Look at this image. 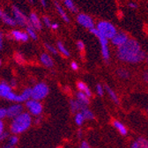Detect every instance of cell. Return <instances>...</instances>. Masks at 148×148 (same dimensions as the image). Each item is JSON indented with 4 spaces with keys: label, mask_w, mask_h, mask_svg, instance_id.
Returning <instances> with one entry per match:
<instances>
[{
    "label": "cell",
    "mask_w": 148,
    "mask_h": 148,
    "mask_svg": "<svg viewBox=\"0 0 148 148\" xmlns=\"http://www.w3.org/2000/svg\"><path fill=\"white\" fill-rule=\"evenodd\" d=\"M80 148H90V146H89V145H88V143L86 141H83L81 145H80Z\"/></svg>",
    "instance_id": "cell-41"
},
{
    "label": "cell",
    "mask_w": 148,
    "mask_h": 148,
    "mask_svg": "<svg viewBox=\"0 0 148 148\" xmlns=\"http://www.w3.org/2000/svg\"><path fill=\"white\" fill-rule=\"evenodd\" d=\"M40 60L42 62V64L43 65H45L46 67L48 68H51L54 66V62H53V59L49 57V56L46 53H43L41 55L40 57Z\"/></svg>",
    "instance_id": "cell-15"
},
{
    "label": "cell",
    "mask_w": 148,
    "mask_h": 148,
    "mask_svg": "<svg viewBox=\"0 0 148 148\" xmlns=\"http://www.w3.org/2000/svg\"><path fill=\"white\" fill-rule=\"evenodd\" d=\"M85 121V117L81 112H78L75 115V123L77 125H81Z\"/></svg>",
    "instance_id": "cell-28"
},
{
    "label": "cell",
    "mask_w": 148,
    "mask_h": 148,
    "mask_svg": "<svg viewBox=\"0 0 148 148\" xmlns=\"http://www.w3.org/2000/svg\"><path fill=\"white\" fill-rule=\"evenodd\" d=\"M143 78H144V80H145V82H148V72H147V71H145V72L144 73Z\"/></svg>",
    "instance_id": "cell-44"
},
{
    "label": "cell",
    "mask_w": 148,
    "mask_h": 148,
    "mask_svg": "<svg viewBox=\"0 0 148 148\" xmlns=\"http://www.w3.org/2000/svg\"><path fill=\"white\" fill-rule=\"evenodd\" d=\"M49 89L45 83H39L32 88V99L35 101H41L49 95Z\"/></svg>",
    "instance_id": "cell-4"
},
{
    "label": "cell",
    "mask_w": 148,
    "mask_h": 148,
    "mask_svg": "<svg viewBox=\"0 0 148 148\" xmlns=\"http://www.w3.org/2000/svg\"><path fill=\"white\" fill-rule=\"evenodd\" d=\"M79 137H80V136H81V132H80V131H79Z\"/></svg>",
    "instance_id": "cell-50"
},
{
    "label": "cell",
    "mask_w": 148,
    "mask_h": 148,
    "mask_svg": "<svg viewBox=\"0 0 148 148\" xmlns=\"http://www.w3.org/2000/svg\"><path fill=\"white\" fill-rule=\"evenodd\" d=\"M55 6H56V8H57L58 13L60 14L61 18H63V20H64L66 23H69V22H70V18H68V16H67V14L65 13V12L64 11L63 7H62L58 2H55Z\"/></svg>",
    "instance_id": "cell-21"
},
{
    "label": "cell",
    "mask_w": 148,
    "mask_h": 148,
    "mask_svg": "<svg viewBox=\"0 0 148 148\" xmlns=\"http://www.w3.org/2000/svg\"><path fill=\"white\" fill-rule=\"evenodd\" d=\"M27 34L29 35V37H31V38L33 40H37V34H36V30L31 26V25H28L27 27Z\"/></svg>",
    "instance_id": "cell-26"
},
{
    "label": "cell",
    "mask_w": 148,
    "mask_h": 148,
    "mask_svg": "<svg viewBox=\"0 0 148 148\" xmlns=\"http://www.w3.org/2000/svg\"><path fill=\"white\" fill-rule=\"evenodd\" d=\"M77 21L79 24H80L82 27L88 28L89 30L92 28H95V22L92 21V18L85 13H80L77 16Z\"/></svg>",
    "instance_id": "cell-7"
},
{
    "label": "cell",
    "mask_w": 148,
    "mask_h": 148,
    "mask_svg": "<svg viewBox=\"0 0 148 148\" xmlns=\"http://www.w3.org/2000/svg\"><path fill=\"white\" fill-rule=\"evenodd\" d=\"M22 113H23V107L20 104L12 105L7 108V116L12 118H15Z\"/></svg>",
    "instance_id": "cell-10"
},
{
    "label": "cell",
    "mask_w": 148,
    "mask_h": 148,
    "mask_svg": "<svg viewBox=\"0 0 148 148\" xmlns=\"http://www.w3.org/2000/svg\"><path fill=\"white\" fill-rule=\"evenodd\" d=\"M9 92H11V87L5 82L0 83V97L6 98Z\"/></svg>",
    "instance_id": "cell-16"
},
{
    "label": "cell",
    "mask_w": 148,
    "mask_h": 148,
    "mask_svg": "<svg viewBox=\"0 0 148 148\" xmlns=\"http://www.w3.org/2000/svg\"><path fill=\"white\" fill-rule=\"evenodd\" d=\"M71 69H72L73 71H77V70L79 69V65H78V64H77L76 62H72V63L71 64Z\"/></svg>",
    "instance_id": "cell-38"
},
{
    "label": "cell",
    "mask_w": 148,
    "mask_h": 148,
    "mask_svg": "<svg viewBox=\"0 0 148 148\" xmlns=\"http://www.w3.org/2000/svg\"><path fill=\"white\" fill-rule=\"evenodd\" d=\"M145 59H146V61H147V62H148V55H147V56H146V58H145Z\"/></svg>",
    "instance_id": "cell-51"
},
{
    "label": "cell",
    "mask_w": 148,
    "mask_h": 148,
    "mask_svg": "<svg viewBox=\"0 0 148 148\" xmlns=\"http://www.w3.org/2000/svg\"><path fill=\"white\" fill-rule=\"evenodd\" d=\"M1 20H2V21L5 23V24H6V25H8V26H10V27H15L16 25H17V22H16V21L14 20L13 18H12L10 15H8L7 13H3V15H2V17H1Z\"/></svg>",
    "instance_id": "cell-18"
},
{
    "label": "cell",
    "mask_w": 148,
    "mask_h": 148,
    "mask_svg": "<svg viewBox=\"0 0 148 148\" xmlns=\"http://www.w3.org/2000/svg\"><path fill=\"white\" fill-rule=\"evenodd\" d=\"M77 87H78V89H79V92H83L84 94H86L88 97H91L92 96V92H91L90 89L88 88V86L84 82L79 81L77 83Z\"/></svg>",
    "instance_id": "cell-20"
},
{
    "label": "cell",
    "mask_w": 148,
    "mask_h": 148,
    "mask_svg": "<svg viewBox=\"0 0 148 148\" xmlns=\"http://www.w3.org/2000/svg\"><path fill=\"white\" fill-rule=\"evenodd\" d=\"M5 116H7V109H5V108H0V119L4 118Z\"/></svg>",
    "instance_id": "cell-37"
},
{
    "label": "cell",
    "mask_w": 148,
    "mask_h": 148,
    "mask_svg": "<svg viewBox=\"0 0 148 148\" xmlns=\"http://www.w3.org/2000/svg\"><path fill=\"white\" fill-rule=\"evenodd\" d=\"M97 38L99 39L100 42H101V54L103 59L105 61H108L109 59V51H108V39L105 38L104 36H102L101 34H100Z\"/></svg>",
    "instance_id": "cell-8"
},
{
    "label": "cell",
    "mask_w": 148,
    "mask_h": 148,
    "mask_svg": "<svg viewBox=\"0 0 148 148\" xmlns=\"http://www.w3.org/2000/svg\"><path fill=\"white\" fill-rule=\"evenodd\" d=\"M32 123L31 116L28 113H22L15 117L11 125V131L13 134H20L30 127Z\"/></svg>",
    "instance_id": "cell-2"
},
{
    "label": "cell",
    "mask_w": 148,
    "mask_h": 148,
    "mask_svg": "<svg viewBox=\"0 0 148 148\" xmlns=\"http://www.w3.org/2000/svg\"><path fill=\"white\" fill-rule=\"evenodd\" d=\"M12 14L14 16V20L16 21L17 24L21 25L22 27H26L28 25H30L29 18H27L17 6L13 5L12 8Z\"/></svg>",
    "instance_id": "cell-5"
},
{
    "label": "cell",
    "mask_w": 148,
    "mask_h": 148,
    "mask_svg": "<svg viewBox=\"0 0 148 148\" xmlns=\"http://www.w3.org/2000/svg\"><path fill=\"white\" fill-rule=\"evenodd\" d=\"M10 35L12 36V38H13L14 40H16L18 42H26L29 39V35L27 34V33H25V32H22L20 30H12L11 32Z\"/></svg>",
    "instance_id": "cell-9"
},
{
    "label": "cell",
    "mask_w": 148,
    "mask_h": 148,
    "mask_svg": "<svg viewBox=\"0 0 148 148\" xmlns=\"http://www.w3.org/2000/svg\"><path fill=\"white\" fill-rule=\"evenodd\" d=\"M76 97H77V100L82 104H84L85 106H87L90 102L89 97L86 94H84L83 92H78L76 94Z\"/></svg>",
    "instance_id": "cell-19"
},
{
    "label": "cell",
    "mask_w": 148,
    "mask_h": 148,
    "mask_svg": "<svg viewBox=\"0 0 148 148\" xmlns=\"http://www.w3.org/2000/svg\"><path fill=\"white\" fill-rule=\"evenodd\" d=\"M116 55L121 61L129 64L140 63L146 58L139 43L133 39H129L124 44L118 47Z\"/></svg>",
    "instance_id": "cell-1"
},
{
    "label": "cell",
    "mask_w": 148,
    "mask_h": 148,
    "mask_svg": "<svg viewBox=\"0 0 148 148\" xmlns=\"http://www.w3.org/2000/svg\"><path fill=\"white\" fill-rule=\"evenodd\" d=\"M64 5L72 12H75V13L78 12V8L75 6V5H74L72 0H64Z\"/></svg>",
    "instance_id": "cell-25"
},
{
    "label": "cell",
    "mask_w": 148,
    "mask_h": 148,
    "mask_svg": "<svg viewBox=\"0 0 148 148\" xmlns=\"http://www.w3.org/2000/svg\"><path fill=\"white\" fill-rule=\"evenodd\" d=\"M42 21H43V23L46 25V27H51V22H50V20H49V17H43V18H42Z\"/></svg>",
    "instance_id": "cell-36"
},
{
    "label": "cell",
    "mask_w": 148,
    "mask_h": 148,
    "mask_svg": "<svg viewBox=\"0 0 148 148\" xmlns=\"http://www.w3.org/2000/svg\"><path fill=\"white\" fill-rule=\"evenodd\" d=\"M96 28L98 29L100 34L108 40H111L117 34L116 27L108 21H100Z\"/></svg>",
    "instance_id": "cell-3"
},
{
    "label": "cell",
    "mask_w": 148,
    "mask_h": 148,
    "mask_svg": "<svg viewBox=\"0 0 148 148\" xmlns=\"http://www.w3.org/2000/svg\"><path fill=\"white\" fill-rule=\"evenodd\" d=\"M28 1H29L30 3H33V0H28Z\"/></svg>",
    "instance_id": "cell-52"
},
{
    "label": "cell",
    "mask_w": 148,
    "mask_h": 148,
    "mask_svg": "<svg viewBox=\"0 0 148 148\" xmlns=\"http://www.w3.org/2000/svg\"><path fill=\"white\" fill-rule=\"evenodd\" d=\"M45 47H46V49H47L49 52H51L52 54H54V55H57V54H58V49H56V48H54L52 45H50V44H49V43H45Z\"/></svg>",
    "instance_id": "cell-30"
},
{
    "label": "cell",
    "mask_w": 148,
    "mask_h": 148,
    "mask_svg": "<svg viewBox=\"0 0 148 148\" xmlns=\"http://www.w3.org/2000/svg\"><path fill=\"white\" fill-rule=\"evenodd\" d=\"M18 138L16 136H12V137H11V138H10L9 144H10V145H12V146H14V145L18 143Z\"/></svg>",
    "instance_id": "cell-33"
},
{
    "label": "cell",
    "mask_w": 148,
    "mask_h": 148,
    "mask_svg": "<svg viewBox=\"0 0 148 148\" xmlns=\"http://www.w3.org/2000/svg\"><path fill=\"white\" fill-rule=\"evenodd\" d=\"M129 40L128 38V35L123 33V32H120L118 34H116L112 39H111V42H112V43L116 46H118L120 47L121 45L124 44L127 41Z\"/></svg>",
    "instance_id": "cell-11"
},
{
    "label": "cell",
    "mask_w": 148,
    "mask_h": 148,
    "mask_svg": "<svg viewBox=\"0 0 148 148\" xmlns=\"http://www.w3.org/2000/svg\"><path fill=\"white\" fill-rule=\"evenodd\" d=\"M140 145V148H148V140L144 138H139L138 139Z\"/></svg>",
    "instance_id": "cell-29"
},
{
    "label": "cell",
    "mask_w": 148,
    "mask_h": 148,
    "mask_svg": "<svg viewBox=\"0 0 148 148\" xmlns=\"http://www.w3.org/2000/svg\"><path fill=\"white\" fill-rule=\"evenodd\" d=\"M131 148H140L139 142H138V141H134V142L132 144V146H131Z\"/></svg>",
    "instance_id": "cell-39"
},
{
    "label": "cell",
    "mask_w": 148,
    "mask_h": 148,
    "mask_svg": "<svg viewBox=\"0 0 148 148\" xmlns=\"http://www.w3.org/2000/svg\"><path fill=\"white\" fill-rule=\"evenodd\" d=\"M105 89H106V91H107V92H108V95H109L110 99L112 100L116 104H119V99H118L116 94L115 92V91H114L112 88H110L108 86H105Z\"/></svg>",
    "instance_id": "cell-22"
},
{
    "label": "cell",
    "mask_w": 148,
    "mask_h": 148,
    "mask_svg": "<svg viewBox=\"0 0 148 148\" xmlns=\"http://www.w3.org/2000/svg\"><path fill=\"white\" fill-rule=\"evenodd\" d=\"M15 58H16V60H17V62L18 63V64H23L24 63V59H23V57L21 55V54H16L15 55Z\"/></svg>",
    "instance_id": "cell-34"
},
{
    "label": "cell",
    "mask_w": 148,
    "mask_h": 148,
    "mask_svg": "<svg viewBox=\"0 0 148 148\" xmlns=\"http://www.w3.org/2000/svg\"><path fill=\"white\" fill-rule=\"evenodd\" d=\"M8 137V133L7 132H3L2 134H1V136H0V139L1 140H4L5 138H6Z\"/></svg>",
    "instance_id": "cell-43"
},
{
    "label": "cell",
    "mask_w": 148,
    "mask_h": 148,
    "mask_svg": "<svg viewBox=\"0 0 148 148\" xmlns=\"http://www.w3.org/2000/svg\"><path fill=\"white\" fill-rule=\"evenodd\" d=\"M30 98H32V89L27 88L23 91L21 95H17L16 101L21 102V101H27Z\"/></svg>",
    "instance_id": "cell-14"
},
{
    "label": "cell",
    "mask_w": 148,
    "mask_h": 148,
    "mask_svg": "<svg viewBox=\"0 0 148 148\" xmlns=\"http://www.w3.org/2000/svg\"><path fill=\"white\" fill-rule=\"evenodd\" d=\"M70 107H71V112H73V113L80 112V111H82L85 108H86V106H85L84 104L79 102L78 100H71L70 101Z\"/></svg>",
    "instance_id": "cell-13"
},
{
    "label": "cell",
    "mask_w": 148,
    "mask_h": 148,
    "mask_svg": "<svg viewBox=\"0 0 148 148\" xmlns=\"http://www.w3.org/2000/svg\"><path fill=\"white\" fill-rule=\"evenodd\" d=\"M130 7H132V8H134V9H136L138 6H137V5L136 4H134V3H130Z\"/></svg>",
    "instance_id": "cell-47"
},
{
    "label": "cell",
    "mask_w": 148,
    "mask_h": 148,
    "mask_svg": "<svg viewBox=\"0 0 148 148\" xmlns=\"http://www.w3.org/2000/svg\"><path fill=\"white\" fill-rule=\"evenodd\" d=\"M0 66H1V59H0Z\"/></svg>",
    "instance_id": "cell-53"
},
{
    "label": "cell",
    "mask_w": 148,
    "mask_h": 148,
    "mask_svg": "<svg viewBox=\"0 0 148 148\" xmlns=\"http://www.w3.org/2000/svg\"><path fill=\"white\" fill-rule=\"evenodd\" d=\"M57 148H62V147H57Z\"/></svg>",
    "instance_id": "cell-54"
},
{
    "label": "cell",
    "mask_w": 148,
    "mask_h": 148,
    "mask_svg": "<svg viewBox=\"0 0 148 148\" xmlns=\"http://www.w3.org/2000/svg\"><path fill=\"white\" fill-rule=\"evenodd\" d=\"M12 86H15V81H13V80L12 81Z\"/></svg>",
    "instance_id": "cell-49"
},
{
    "label": "cell",
    "mask_w": 148,
    "mask_h": 148,
    "mask_svg": "<svg viewBox=\"0 0 148 148\" xmlns=\"http://www.w3.org/2000/svg\"><path fill=\"white\" fill-rule=\"evenodd\" d=\"M40 2H41V4H42V5L44 7V8H46V6H47V3H46V0H40Z\"/></svg>",
    "instance_id": "cell-46"
},
{
    "label": "cell",
    "mask_w": 148,
    "mask_h": 148,
    "mask_svg": "<svg viewBox=\"0 0 148 148\" xmlns=\"http://www.w3.org/2000/svg\"><path fill=\"white\" fill-rule=\"evenodd\" d=\"M77 48L80 50V51H84L85 49V44L82 41H78L77 42Z\"/></svg>",
    "instance_id": "cell-35"
},
{
    "label": "cell",
    "mask_w": 148,
    "mask_h": 148,
    "mask_svg": "<svg viewBox=\"0 0 148 148\" xmlns=\"http://www.w3.org/2000/svg\"><path fill=\"white\" fill-rule=\"evenodd\" d=\"M3 13H4V12L2 11V9L0 8V18H1V17H2V15H3Z\"/></svg>",
    "instance_id": "cell-48"
},
{
    "label": "cell",
    "mask_w": 148,
    "mask_h": 148,
    "mask_svg": "<svg viewBox=\"0 0 148 148\" xmlns=\"http://www.w3.org/2000/svg\"><path fill=\"white\" fill-rule=\"evenodd\" d=\"M113 125H114V127L117 130V131L119 132V133H120L121 135H123V136H126V135L128 134L127 128H126V127H125V125H124V124H123L121 122L115 120V121L113 122Z\"/></svg>",
    "instance_id": "cell-17"
},
{
    "label": "cell",
    "mask_w": 148,
    "mask_h": 148,
    "mask_svg": "<svg viewBox=\"0 0 148 148\" xmlns=\"http://www.w3.org/2000/svg\"><path fill=\"white\" fill-rule=\"evenodd\" d=\"M80 112L83 114V116L85 117V120H94L95 119L94 113H92L91 110H89L87 108H85L82 111H80Z\"/></svg>",
    "instance_id": "cell-24"
},
{
    "label": "cell",
    "mask_w": 148,
    "mask_h": 148,
    "mask_svg": "<svg viewBox=\"0 0 148 148\" xmlns=\"http://www.w3.org/2000/svg\"><path fill=\"white\" fill-rule=\"evenodd\" d=\"M58 50L64 55V56H65V57H70V52L68 51V49L64 47V45L63 44V42H58Z\"/></svg>",
    "instance_id": "cell-27"
},
{
    "label": "cell",
    "mask_w": 148,
    "mask_h": 148,
    "mask_svg": "<svg viewBox=\"0 0 148 148\" xmlns=\"http://www.w3.org/2000/svg\"><path fill=\"white\" fill-rule=\"evenodd\" d=\"M116 74L121 78V79H127L130 78V72L128 70L124 69V68H119L116 70Z\"/></svg>",
    "instance_id": "cell-23"
},
{
    "label": "cell",
    "mask_w": 148,
    "mask_h": 148,
    "mask_svg": "<svg viewBox=\"0 0 148 148\" xmlns=\"http://www.w3.org/2000/svg\"><path fill=\"white\" fill-rule=\"evenodd\" d=\"M3 131H4V123L1 120H0V136H1V134L3 133Z\"/></svg>",
    "instance_id": "cell-42"
},
{
    "label": "cell",
    "mask_w": 148,
    "mask_h": 148,
    "mask_svg": "<svg viewBox=\"0 0 148 148\" xmlns=\"http://www.w3.org/2000/svg\"><path fill=\"white\" fill-rule=\"evenodd\" d=\"M26 106L29 109L30 113L34 116H39L42 112V105L39 102V101L28 100L26 101Z\"/></svg>",
    "instance_id": "cell-6"
},
{
    "label": "cell",
    "mask_w": 148,
    "mask_h": 148,
    "mask_svg": "<svg viewBox=\"0 0 148 148\" xmlns=\"http://www.w3.org/2000/svg\"><path fill=\"white\" fill-rule=\"evenodd\" d=\"M51 28L54 29V30H57V29L58 28V24H57V23L52 24V25H51Z\"/></svg>",
    "instance_id": "cell-45"
},
{
    "label": "cell",
    "mask_w": 148,
    "mask_h": 148,
    "mask_svg": "<svg viewBox=\"0 0 148 148\" xmlns=\"http://www.w3.org/2000/svg\"><path fill=\"white\" fill-rule=\"evenodd\" d=\"M96 92H97L98 95H100V96L103 95V88H102L101 84H97V86H96Z\"/></svg>",
    "instance_id": "cell-31"
},
{
    "label": "cell",
    "mask_w": 148,
    "mask_h": 148,
    "mask_svg": "<svg viewBox=\"0 0 148 148\" xmlns=\"http://www.w3.org/2000/svg\"><path fill=\"white\" fill-rule=\"evenodd\" d=\"M3 44H4V41H3V34H2L1 31H0V49H2Z\"/></svg>",
    "instance_id": "cell-40"
},
{
    "label": "cell",
    "mask_w": 148,
    "mask_h": 148,
    "mask_svg": "<svg viewBox=\"0 0 148 148\" xmlns=\"http://www.w3.org/2000/svg\"><path fill=\"white\" fill-rule=\"evenodd\" d=\"M29 22L30 25L35 29V30H41L42 27V22L40 21L39 17L37 16V14L35 12H32L29 16Z\"/></svg>",
    "instance_id": "cell-12"
},
{
    "label": "cell",
    "mask_w": 148,
    "mask_h": 148,
    "mask_svg": "<svg viewBox=\"0 0 148 148\" xmlns=\"http://www.w3.org/2000/svg\"><path fill=\"white\" fill-rule=\"evenodd\" d=\"M6 99L10 100V101H16V99H17V95H15V94H13L12 92H9V94H8V95H7Z\"/></svg>",
    "instance_id": "cell-32"
}]
</instances>
